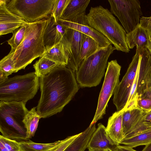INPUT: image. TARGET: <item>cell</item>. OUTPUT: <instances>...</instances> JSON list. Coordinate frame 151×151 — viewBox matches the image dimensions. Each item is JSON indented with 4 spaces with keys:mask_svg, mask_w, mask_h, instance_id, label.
Returning <instances> with one entry per match:
<instances>
[{
    "mask_svg": "<svg viewBox=\"0 0 151 151\" xmlns=\"http://www.w3.org/2000/svg\"><path fill=\"white\" fill-rule=\"evenodd\" d=\"M143 112V110L138 108L124 110L122 119L124 137L141 118Z\"/></svg>",
    "mask_w": 151,
    "mask_h": 151,
    "instance_id": "cell-22",
    "label": "cell"
},
{
    "mask_svg": "<svg viewBox=\"0 0 151 151\" xmlns=\"http://www.w3.org/2000/svg\"><path fill=\"white\" fill-rule=\"evenodd\" d=\"M140 55L137 94L138 98L145 90L151 75V56L147 48H139Z\"/></svg>",
    "mask_w": 151,
    "mask_h": 151,
    "instance_id": "cell-14",
    "label": "cell"
},
{
    "mask_svg": "<svg viewBox=\"0 0 151 151\" xmlns=\"http://www.w3.org/2000/svg\"><path fill=\"white\" fill-rule=\"evenodd\" d=\"M81 134V132L60 140L56 145L45 151H63Z\"/></svg>",
    "mask_w": 151,
    "mask_h": 151,
    "instance_id": "cell-32",
    "label": "cell"
},
{
    "mask_svg": "<svg viewBox=\"0 0 151 151\" xmlns=\"http://www.w3.org/2000/svg\"><path fill=\"white\" fill-rule=\"evenodd\" d=\"M104 83L100 91L96 113L90 125L96 123L106 114L108 102L120 82L121 66L116 60L108 62Z\"/></svg>",
    "mask_w": 151,
    "mask_h": 151,
    "instance_id": "cell-8",
    "label": "cell"
},
{
    "mask_svg": "<svg viewBox=\"0 0 151 151\" xmlns=\"http://www.w3.org/2000/svg\"><path fill=\"white\" fill-rule=\"evenodd\" d=\"M40 86L39 77L35 72L8 78L0 83V101L26 104L36 94Z\"/></svg>",
    "mask_w": 151,
    "mask_h": 151,
    "instance_id": "cell-5",
    "label": "cell"
},
{
    "mask_svg": "<svg viewBox=\"0 0 151 151\" xmlns=\"http://www.w3.org/2000/svg\"><path fill=\"white\" fill-rule=\"evenodd\" d=\"M116 146L108 134L106 127L100 123L91 138L87 148L102 151L107 150H114Z\"/></svg>",
    "mask_w": 151,
    "mask_h": 151,
    "instance_id": "cell-15",
    "label": "cell"
},
{
    "mask_svg": "<svg viewBox=\"0 0 151 151\" xmlns=\"http://www.w3.org/2000/svg\"><path fill=\"white\" fill-rule=\"evenodd\" d=\"M96 41L91 37L86 35L83 42L78 61V67L84 59L100 50Z\"/></svg>",
    "mask_w": 151,
    "mask_h": 151,
    "instance_id": "cell-26",
    "label": "cell"
},
{
    "mask_svg": "<svg viewBox=\"0 0 151 151\" xmlns=\"http://www.w3.org/2000/svg\"><path fill=\"white\" fill-rule=\"evenodd\" d=\"M140 55V49L136 47V53L126 73L114 90L113 102L117 111L123 109L127 102L137 73Z\"/></svg>",
    "mask_w": 151,
    "mask_h": 151,
    "instance_id": "cell-10",
    "label": "cell"
},
{
    "mask_svg": "<svg viewBox=\"0 0 151 151\" xmlns=\"http://www.w3.org/2000/svg\"><path fill=\"white\" fill-rule=\"evenodd\" d=\"M114 151H137L134 150L133 148L127 147L125 146L119 145L116 146Z\"/></svg>",
    "mask_w": 151,
    "mask_h": 151,
    "instance_id": "cell-36",
    "label": "cell"
},
{
    "mask_svg": "<svg viewBox=\"0 0 151 151\" xmlns=\"http://www.w3.org/2000/svg\"><path fill=\"white\" fill-rule=\"evenodd\" d=\"M49 18L32 23L26 22L24 39L14 52V73L24 69L35 59L42 57L45 47L44 35Z\"/></svg>",
    "mask_w": 151,
    "mask_h": 151,
    "instance_id": "cell-2",
    "label": "cell"
},
{
    "mask_svg": "<svg viewBox=\"0 0 151 151\" xmlns=\"http://www.w3.org/2000/svg\"><path fill=\"white\" fill-rule=\"evenodd\" d=\"M86 15L90 26L106 37L116 50L129 52L126 41L127 33L108 9L100 5L91 7Z\"/></svg>",
    "mask_w": 151,
    "mask_h": 151,
    "instance_id": "cell-3",
    "label": "cell"
},
{
    "mask_svg": "<svg viewBox=\"0 0 151 151\" xmlns=\"http://www.w3.org/2000/svg\"><path fill=\"white\" fill-rule=\"evenodd\" d=\"M7 0H0V35L12 33L26 22L10 11L7 7Z\"/></svg>",
    "mask_w": 151,
    "mask_h": 151,
    "instance_id": "cell-13",
    "label": "cell"
},
{
    "mask_svg": "<svg viewBox=\"0 0 151 151\" xmlns=\"http://www.w3.org/2000/svg\"><path fill=\"white\" fill-rule=\"evenodd\" d=\"M66 30V27L56 22L51 16L44 35L45 47L52 46L61 41Z\"/></svg>",
    "mask_w": 151,
    "mask_h": 151,
    "instance_id": "cell-17",
    "label": "cell"
},
{
    "mask_svg": "<svg viewBox=\"0 0 151 151\" xmlns=\"http://www.w3.org/2000/svg\"><path fill=\"white\" fill-rule=\"evenodd\" d=\"M0 151H9L3 145L2 143L0 142Z\"/></svg>",
    "mask_w": 151,
    "mask_h": 151,
    "instance_id": "cell-41",
    "label": "cell"
},
{
    "mask_svg": "<svg viewBox=\"0 0 151 151\" xmlns=\"http://www.w3.org/2000/svg\"><path fill=\"white\" fill-rule=\"evenodd\" d=\"M139 24L147 31L151 38V16L140 17Z\"/></svg>",
    "mask_w": 151,
    "mask_h": 151,
    "instance_id": "cell-35",
    "label": "cell"
},
{
    "mask_svg": "<svg viewBox=\"0 0 151 151\" xmlns=\"http://www.w3.org/2000/svg\"><path fill=\"white\" fill-rule=\"evenodd\" d=\"M137 107L144 111L151 110V100L147 98H139L137 101Z\"/></svg>",
    "mask_w": 151,
    "mask_h": 151,
    "instance_id": "cell-34",
    "label": "cell"
},
{
    "mask_svg": "<svg viewBox=\"0 0 151 151\" xmlns=\"http://www.w3.org/2000/svg\"><path fill=\"white\" fill-rule=\"evenodd\" d=\"M86 35L74 29L66 28L65 33L61 40L68 57V63L66 67L74 73L78 68V58Z\"/></svg>",
    "mask_w": 151,
    "mask_h": 151,
    "instance_id": "cell-11",
    "label": "cell"
},
{
    "mask_svg": "<svg viewBox=\"0 0 151 151\" xmlns=\"http://www.w3.org/2000/svg\"><path fill=\"white\" fill-rule=\"evenodd\" d=\"M147 89H151V75L149 81L147 84L146 88L145 91Z\"/></svg>",
    "mask_w": 151,
    "mask_h": 151,
    "instance_id": "cell-42",
    "label": "cell"
},
{
    "mask_svg": "<svg viewBox=\"0 0 151 151\" xmlns=\"http://www.w3.org/2000/svg\"><path fill=\"white\" fill-rule=\"evenodd\" d=\"M90 1V0H70L60 19L69 21L85 12Z\"/></svg>",
    "mask_w": 151,
    "mask_h": 151,
    "instance_id": "cell-21",
    "label": "cell"
},
{
    "mask_svg": "<svg viewBox=\"0 0 151 151\" xmlns=\"http://www.w3.org/2000/svg\"><path fill=\"white\" fill-rule=\"evenodd\" d=\"M26 104L0 102V131L3 136L18 142L28 140L23 120L29 110Z\"/></svg>",
    "mask_w": 151,
    "mask_h": 151,
    "instance_id": "cell-4",
    "label": "cell"
},
{
    "mask_svg": "<svg viewBox=\"0 0 151 151\" xmlns=\"http://www.w3.org/2000/svg\"><path fill=\"white\" fill-rule=\"evenodd\" d=\"M96 128V124L90 125L63 151H85Z\"/></svg>",
    "mask_w": 151,
    "mask_h": 151,
    "instance_id": "cell-20",
    "label": "cell"
},
{
    "mask_svg": "<svg viewBox=\"0 0 151 151\" xmlns=\"http://www.w3.org/2000/svg\"><path fill=\"white\" fill-rule=\"evenodd\" d=\"M25 29V27L24 25L17 28L12 32V36L7 41L11 47V50L15 51L20 45L24 38Z\"/></svg>",
    "mask_w": 151,
    "mask_h": 151,
    "instance_id": "cell-29",
    "label": "cell"
},
{
    "mask_svg": "<svg viewBox=\"0 0 151 151\" xmlns=\"http://www.w3.org/2000/svg\"><path fill=\"white\" fill-rule=\"evenodd\" d=\"M55 0H7V7L27 23L49 18Z\"/></svg>",
    "mask_w": 151,
    "mask_h": 151,
    "instance_id": "cell-7",
    "label": "cell"
},
{
    "mask_svg": "<svg viewBox=\"0 0 151 151\" xmlns=\"http://www.w3.org/2000/svg\"><path fill=\"white\" fill-rule=\"evenodd\" d=\"M151 142V129L129 137L126 138L120 144L133 148L140 145H146Z\"/></svg>",
    "mask_w": 151,
    "mask_h": 151,
    "instance_id": "cell-24",
    "label": "cell"
},
{
    "mask_svg": "<svg viewBox=\"0 0 151 151\" xmlns=\"http://www.w3.org/2000/svg\"><path fill=\"white\" fill-rule=\"evenodd\" d=\"M41 95L36 107L41 118L62 111L79 90L74 73L66 67L58 66L40 78Z\"/></svg>",
    "mask_w": 151,
    "mask_h": 151,
    "instance_id": "cell-1",
    "label": "cell"
},
{
    "mask_svg": "<svg viewBox=\"0 0 151 151\" xmlns=\"http://www.w3.org/2000/svg\"><path fill=\"white\" fill-rule=\"evenodd\" d=\"M116 50L111 45L99 50L83 60L76 71V78L81 87L96 86L101 82L110 55Z\"/></svg>",
    "mask_w": 151,
    "mask_h": 151,
    "instance_id": "cell-6",
    "label": "cell"
},
{
    "mask_svg": "<svg viewBox=\"0 0 151 151\" xmlns=\"http://www.w3.org/2000/svg\"><path fill=\"white\" fill-rule=\"evenodd\" d=\"M104 151H114L110 150H107Z\"/></svg>",
    "mask_w": 151,
    "mask_h": 151,
    "instance_id": "cell-44",
    "label": "cell"
},
{
    "mask_svg": "<svg viewBox=\"0 0 151 151\" xmlns=\"http://www.w3.org/2000/svg\"><path fill=\"white\" fill-rule=\"evenodd\" d=\"M60 140L47 143L35 142L29 139L19 142V151H45L56 145Z\"/></svg>",
    "mask_w": 151,
    "mask_h": 151,
    "instance_id": "cell-28",
    "label": "cell"
},
{
    "mask_svg": "<svg viewBox=\"0 0 151 151\" xmlns=\"http://www.w3.org/2000/svg\"><path fill=\"white\" fill-rule=\"evenodd\" d=\"M147 48L151 56V38L150 37L149 35L148 36V41Z\"/></svg>",
    "mask_w": 151,
    "mask_h": 151,
    "instance_id": "cell-39",
    "label": "cell"
},
{
    "mask_svg": "<svg viewBox=\"0 0 151 151\" xmlns=\"http://www.w3.org/2000/svg\"><path fill=\"white\" fill-rule=\"evenodd\" d=\"M8 76L6 73L0 71V83L5 81L8 78Z\"/></svg>",
    "mask_w": 151,
    "mask_h": 151,
    "instance_id": "cell-38",
    "label": "cell"
},
{
    "mask_svg": "<svg viewBox=\"0 0 151 151\" xmlns=\"http://www.w3.org/2000/svg\"><path fill=\"white\" fill-rule=\"evenodd\" d=\"M88 151H102L99 150H88Z\"/></svg>",
    "mask_w": 151,
    "mask_h": 151,
    "instance_id": "cell-43",
    "label": "cell"
},
{
    "mask_svg": "<svg viewBox=\"0 0 151 151\" xmlns=\"http://www.w3.org/2000/svg\"><path fill=\"white\" fill-rule=\"evenodd\" d=\"M34 107L29 111L25 116L23 122L26 130V137L28 139L33 137L38 126L41 117Z\"/></svg>",
    "mask_w": 151,
    "mask_h": 151,
    "instance_id": "cell-23",
    "label": "cell"
},
{
    "mask_svg": "<svg viewBox=\"0 0 151 151\" xmlns=\"http://www.w3.org/2000/svg\"><path fill=\"white\" fill-rule=\"evenodd\" d=\"M57 22L66 28L74 29L92 38L97 42L100 49L105 48L111 45L106 37L90 26L86 12L78 14L69 21L59 19Z\"/></svg>",
    "mask_w": 151,
    "mask_h": 151,
    "instance_id": "cell-12",
    "label": "cell"
},
{
    "mask_svg": "<svg viewBox=\"0 0 151 151\" xmlns=\"http://www.w3.org/2000/svg\"><path fill=\"white\" fill-rule=\"evenodd\" d=\"M14 52L11 50L9 53L0 61V71L9 76L14 72L15 64L13 59Z\"/></svg>",
    "mask_w": 151,
    "mask_h": 151,
    "instance_id": "cell-30",
    "label": "cell"
},
{
    "mask_svg": "<svg viewBox=\"0 0 151 151\" xmlns=\"http://www.w3.org/2000/svg\"><path fill=\"white\" fill-rule=\"evenodd\" d=\"M42 56L55 62L59 66L66 67L68 64V57L61 41L45 47Z\"/></svg>",
    "mask_w": 151,
    "mask_h": 151,
    "instance_id": "cell-19",
    "label": "cell"
},
{
    "mask_svg": "<svg viewBox=\"0 0 151 151\" xmlns=\"http://www.w3.org/2000/svg\"><path fill=\"white\" fill-rule=\"evenodd\" d=\"M0 142L9 151H19V142L0 135Z\"/></svg>",
    "mask_w": 151,
    "mask_h": 151,
    "instance_id": "cell-33",
    "label": "cell"
},
{
    "mask_svg": "<svg viewBox=\"0 0 151 151\" xmlns=\"http://www.w3.org/2000/svg\"><path fill=\"white\" fill-rule=\"evenodd\" d=\"M151 129V110L143 111L142 115L125 138L129 137Z\"/></svg>",
    "mask_w": 151,
    "mask_h": 151,
    "instance_id": "cell-25",
    "label": "cell"
},
{
    "mask_svg": "<svg viewBox=\"0 0 151 151\" xmlns=\"http://www.w3.org/2000/svg\"><path fill=\"white\" fill-rule=\"evenodd\" d=\"M70 0H55L51 16L56 22L60 18Z\"/></svg>",
    "mask_w": 151,
    "mask_h": 151,
    "instance_id": "cell-31",
    "label": "cell"
},
{
    "mask_svg": "<svg viewBox=\"0 0 151 151\" xmlns=\"http://www.w3.org/2000/svg\"><path fill=\"white\" fill-rule=\"evenodd\" d=\"M110 12L121 22L127 33L133 30L139 24L142 15L138 0H109Z\"/></svg>",
    "mask_w": 151,
    "mask_h": 151,
    "instance_id": "cell-9",
    "label": "cell"
},
{
    "mask_svg": "<svg viewBox=\"0 0 151 151\" xmlns=\"http://www.w3.org/2000/svg\"><path fill=\"white\" fill-rule=\"evenodd\" d=\"M148 36L147 32L139 24L133 30L126 34V41L128 47L132 49L136 46V47L147 48Z\"/></svg>",
    "mask_w": 151,
    "mask_h": 151,
    "instance_id": "cell-18",
    "label": "cell"
},
{
    "mask_svg": "<svg viewBox=\"0 0 151 151\" xmlns=\"http://www.w3.org/2000/svg\"><path fill=\"white\" fill-rule=\"evenodd\" d=\"M55 62L43 56L40 57L33 65L36 75L40 78L46 75L56 67Z\"/></svg>",
    "mask_w": 151,
    "mask_h": 151,
    "instance_id": "cell-27",
    "label": "cell"
},
{
    "mask_svg": "<svg viewBox=\"0 0 151 151\" xmlns=\"http://www.w3.org/2000/svg\"><path fill=\"white\" fill-rule=\"evenodd\" d=\"M140 98H147L151 100V89H147L145 91L139 99Z\"/></svg>",
    "mask_w": 151,
    "mask_h": 151,
    "instance_id": "cell-37",
    "label": "cell"
},
{
    "mask_svg": "<svg viewBox=\"0 0 151 151\" xmlns=\"http://www.w3.org/2000/svg\"><path fill=\"white\" fill-rule=\"evenodd\" d=\"M142 151H151V142L145 145Z\"/></svg>",
    "mask_w": 151,
    "mask_h": 151,
    "instance_id": "cell-40",
    "label": "cell"
},
{
    "mask_svg": "<svg viewBox=\"0 0 151 151\" xmlns=\"http://www.w3.org/2000/svg\"><path fill=\"white\" fill-rule=\"evenodd\" d=\"M124 111L122 109L114 113L109 118L106 127L108 134L117 145H120L125 138L122 119Z\"/></svg>",
    "mask_w": 151,
    "mask_h": 151,
    "instance_id": "cell-16",
    "label": "cell"
}]
</instances>
